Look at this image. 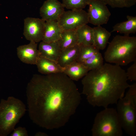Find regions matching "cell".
<instances>
[{"mask_svg":"<svg viewBox=\"0 0 136 136\" xmlns=\"http://www.w3.org/2000/svg\"><path fill=\"white\" fill-rule=\"evenodd\" d=\"M98 113L91 129L93 136H122V127L116 109L108 107Z\"/></svg>","mask_w":136,"mask_h":136,"instance_id":"5b68a950","label":"cell"},{"mask_svg":"<svg viewBox=\"0 0 136 136\" xmlns=\"http://www.w3.org/2000/svg\"><path fill=\"white\" fill-rule=\"evenodd\" d=\"M113 8H129L135 5L136 0H101Z\"/></svg>","mask_w":136,"mask_h":136,"instance_id":"cb8c5ba5","label":"cell"},{"mask_svg":"<svg viewBox=\"0 0 136 136\" xmlns=\"http://www.w3.org/2000/svg\"><path fill=\"white\" fill-rule=\"evenodd\" d=\"M116 104V110L123 129L129 135L135 136L136 104L124 96Z\"/></svg>","mask_w":136,"mask_h":136,"instance_id":"8992f818","label":"cell"},{"mask_svg":"<svg viewBox=\"0 0 136 136\" xmlns=\"http://www.w3.org/2000/svg\"><path fill=\"white\" fill-rule=\"evenodd\" d=\"M36 136H46L48 135L45 133L39 132H37L35 135Z\"/></svg>","mask_w":136,"mask_h":136,"instance_id":"83f0119b","label":"cell"},{"mask_svg":"<svg viewBox=\"0 0 136 136\" xmlns=\"http://www.w3.org/2000/svg\"><path fill=\"white\" fill-rule=\"evenodd\" d=\"M80 45V49L77 61L82 62L99 52V50L93 44Z\"/></svg>","mask_w":136,"mask_h":136,"instance_id":"44dd1931","label":"cell"},{"mask_svg":"<svg viewBox=\"0 0 136 136\" xmlns=\"http://www.w3.org/2000/svg\"><path fill=\"white\" fill-rule=\"evenodd\" d=\"M93 28V45L99 50L106 47L111 33L102 27L96 26Z\"/></svg>","mask_w":136,"mask_h":136,"instance_id":"5bb4252c","label":"cell"},{"mask_svg":"<svg viewBox=\"0 0 136 136\" xmlns=\"http://www.w3.org/2000/svg\"><path fill=\"white\" fill-rule=\"evenodd\" d=\"M58 42L61 50L78 44V36L76 30H63Z\"/></svg>","mask_w":136,"mask_h":136,"instance_id":"d6986e66","label":"cell"},{"mask_svg":"<svg viewBox=\"0 0 136 136\" xmlns=\"http://www.w3.org/2000/svg\"><path fill=\"white\" fill-rule=\"evenodd\" d=\"M45 22L42 19L27 17L24 20L23 35L30 41L38 43L43 39Z\"/></svg>","mask_w":136,"mask_h":136,"instance_id":"9c48e42d","label":"cell"},{"mask_svg":"<svg viewBox=\"0 0 136 136\" xmlns=\"http://www.w3.org/2000/svg\"><path fill=\"white\" fill-rule=\"evenodd\" d=\"M63 30L57 21H46L44 34L42 41L46 42L57 41L60 39Z\"/></svg>","mask_w":136,"mask_h":136,"instance_id":"9a60e30c","label":"cell"},{"mask_svg":"<svg viewBox=\"0 0 136 136\" xmlns=\"http://www.w3.org/2000/svg\"><path fill=\"white\" fill-rule=\"evenodd\" d=\"M76 31L78 45H89L93 44V28L86 24L80 27Z\"/></svg>","mask_w":136,"mask_h":136,"instance_id":"ffe728a7","label":"cell"},{"mask_svg":"<svg viewBox=\"0 0 136 136\" xmlns=\"http://www.w3.org/2000/svg\"><path fill=\"white\" fill-rule=\"evenodd\" d=\"M26 95L30 119L48 130L64 126L81 100L74 81L63 73L33 75L27 84Z\"/></svg>","mask_w":136,"mask_h":136,"instance_id":"6da1fadb","label":"cell"},{"mask_svg":"<svg viewBox=\"0 0 136 136\" xmlns=\"http://www.w3.org/2000/svg\"><path fill=\"white\" fill-rule=\"evenodd\" d=\"M38 49L40 56L57 61L61 51L58 41L51 42L42 41Z\"/></svg>","mask_w":136,"mask_h":136,"instance_id":"7c38bea8","label":"cell"},{"mask_svg":"<svg viewBox=\"0 0 136 136\" xmlns=\"http://www.w3.org/2000/svg\"><path fill=\"white\" fill-rule=\"evenodd\" d=\"M126 73L128 80L136 81V61L128 68Z\"/></svg>","mask_w":136,"mask_h":136,"instance_id":"484cf974","label":"cell"},{"mask_svg":"<svg viewBox=\"0 0 136 136\" xmlns=\"http://www.w3.org/2000/svg\"><path fill=\"white\" fill-rule=\"evenodd\" d=\"M36 65L38 71L43 75L63 73L64 68L60 66L57 61L40 56Z\"/></svg>","mask_w":136,"mask_h":136,"instance_id":"4fadbf2b","label":"cell"},{"mask_svg":"<svg viewBox=\"0 0 136 136\" xmlns=\"http://www.w3.org/2000/svg\"><path fill=\"white\" fill-rule=\"evenodd\" d=\"M88 5L89 23L96 26L107 23L111 13L106 4L101 0H89Z\"/></svg>","mask_w":136,"mask_h":136,"instance_id":"ba28073f","label":"cell"},{"mask_svg":"<svg viewBox=\"0 0 136 136\" xmlns=\"http://www.w3.org/2000/svg\"><path fill=\"white\" fill-rule=\"evenodd\" d=\"M26 106L20 100L13 96L0 102V136H7L13 131L24 115Z\"/></svg>","mask_w":136,"mask_h":136,"instance_id":"277c9868","label":"cell"},{"mask_svg":"<svg viewBox=\"0 0 136 136\" xmlns=\"http://www.w3.org/2000/svg\"><path fill=\"white\" fill-rule=\"evenodd\" d=\"M127 20L118 23L113 27L112 32H116L129 36L136 32V17L127 15Z\"/></svg>","mask_w":136,"mask_h":136,"instance_id":"ac0fdd59","label":"cell"},{"mask_svg":"<svg viewBox=\"0 0 136 136\" xmlns=\"http://www.w3.org/2000/svg\"><path fill=\"white\" fill-rule=\"evenodd\" d=\"M125 96L136 104V83L130 85Z\"/></svg>","mask_w":136,"mask_h":136,"instance_id":"d4e9b609","label":"cell"},{"mask_svg":"<svg viewBox=\"0 0 136 136\" xmlns=\"http://www.w3.org/2000/svg\"><path fill=\"white\" fill-rule=\"evenodd\" d=\"M37 43L30 41L28 44L20 45L17 48V56L22 62L36 64L40 56Z\"/></svg>","mask_w":136,"mask_h":136,"instance_id":"8fae6325","label":"cell"},{"mask_svg":"<svg viewBox=\"0 0 136 136\" xmlns=\"http://www.w3.org/2000/svg\"><path fill=\"white\" fill-rule=\"evenodd\" d=\"M57 21L63 30H76L89 23L88 13L83 9L65 11Z\"/></svg>","mask_w":136,"mask_h":136,"instance_id":"52a82bcc","label":"cell"},{"mask_svg":"<svg viewBox=\"0 0 136 136\" xmlns=\"http://www.w3.org/2000/svg\"><path fill=\"white\" fill-rule=\"evenodd\" d=\"M89 0H62L64 8L70 10H81L85 8Z\"/></svg>","mask_w":136,"mask_h":136,"instance_id":"603a6c76","label":"cell"},{"mask_svg":"<svg viewBox=\"0 0 136 136\" xmlns=\"http://www.w3.org/2000/svg\"><path fill=\"white\" fill-rule=\"evenodd\" d=\"M64 8L58 0H46L40 9V14L45 22L57 21L65 11Z\"/></svg>","mask_w":136,"mask_h":136,"instance_id":"30bf717a","label":"cell"},{"mask_svg":"<svg viewBox=\"0 0 136 136\" xmlns=\"http://www.w3.org/2000/svg\"><path fill=\"white\" fill-rule=\"evenodd\" d=\"M11 136H28V132L25 127L19 126L14 128Z\"/></svg>","mask_w":136,"mask_h":136,"instance_id":"4316f807","label":"cell"},{"mask_svg":"<svg viewBox=\"0 0 136 136\" xmlns=\"http://www.w3.org/2000/svg\"><path fill=\"white\" fill-rule=\"evenodd\" d=\"M80 49V45L78 44L73 47L61 50L57 60L58 64L64 68L77 61Z\"/></svg>","mask_w":136,"mask_h":136,"instance_id":"2e32d148","label":"cell"},{"mask_svg":"<svg viewBox=\"0 0 136 136\" xmlns=\"http://www.w3.org/2000/svg\"><path fill=\"white\" fill-rule=\"evenodd\" d=\"M89 71L81 63L75 61L64 68L63 73L73 81L83 78Z\"/></svg>","mask_w":136,"mask_h":136,"instance_id":"e0dca14e","label":"cell"},{"mask_svg":"<svg viewBox=\"0 0 136 136\" xmlns=\"http://www.w3.org/2000/svg\"><path fill=\"white\" fill-rule=\"evenodd\" d=\"M103 58L99 52L81 63L90 71L100 67L103 64Z\"/></svg>","mask_w":136,"mask_h":136,"instance_id":"7402d4cb","label":"cell"},{"mask_svg":"<svg viewBox=\"0 0 136 136\" xmlns=\"http://www.w3.org/2000/svg\"><path fill=\"white\" fill-rule=\"evenodd\" d=\"M126 71L120 66L105 63L89 71L82 80V93L93 107L106 108L116 104L130 86Z\"/></svg>","mask_w":136,"mask_h":136,"instance_id":"7a4b0ae2","label":"cell"},{"mask_svg":"<svg viewBox=\"0 0 136 136\" xmlns=\"http://www.w3.org/2000/svg\"><path fill=\"white\" fill-rule=\"evenodd\" d=\"M104 58L108 62L120 66L136 61V37L115 36L105 52Z\"/></svg>","mask_w":136,"mask_h":136,"instance_id":"3957f363","label":"cell"}]
</instances>
